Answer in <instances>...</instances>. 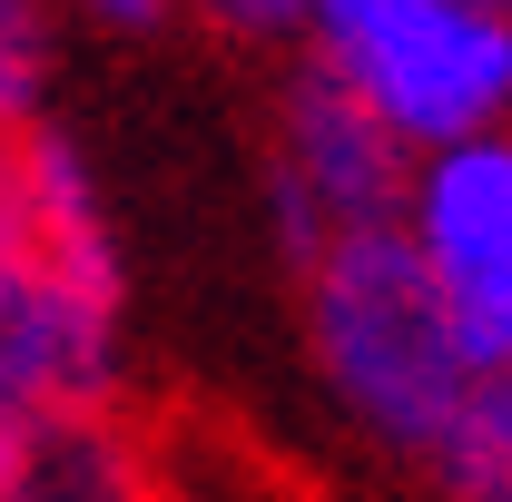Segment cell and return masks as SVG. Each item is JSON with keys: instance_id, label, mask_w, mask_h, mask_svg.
Wrapping results in <instances>:
<instances>
[{"instance_id": "obj_8", "label": "cell", "mask_w": 512, "mask_h": 502, "mask_svg": "<svg viewBox=\"0 0 512 502\" xmlns=\"http://www.w3.org/2000/svg\"><path fill=\"white\" fill-rule=\"evenodd\" d=\"M60 20H69V0H0V128H30L50 109Z\"/></svg>"}, {"instance_id": "obj_6", "label": "cell", "mask_w": 512, "mask_h": 502, "mask_svg": "<svg viewBox=\"0 0 512 502\" xmlns=\"http://www.w3.org/2000/svg\"><path fill=\"white\" fill-rule=\"evenodd\" d=\"M0 502H168V473L119 404H79L0 443Z\"/></svg>"}, {"instance_id": "obj_1", "label": "cell", "mask_w": 512, "mask_h": 502, "mask_svg": "<svg viewBox=\"0 0 512 502\" xmlns=\"http://www.w3.org/2000/svg\"><path fill=\"white\" fill-rule=\"evenodd\" d=\"M128 355V256L109 188L50 119L0 128V443L119 404Z\"/></svg>"}, {"instance_id": "obj_7", "label": "cell", "mask_w": 512, "mask_h": 502, "mask_svg": "<svg viewBox=\"0 0 512 502\" xmlns=\"http://www.w3.org/2000/svg\"><path fill=\"white\" fill-rule=\"evenodd\" d=\"M414 483L434 502H512V414L493 404V375H483V394L463 404V424L444 434V453Z\"/></svg>"}, {"instance_id": "obj_3", "label": "cell", "mask_w": 512, "mask_h": 502, "mask_svg": "<svg viewBox=\"0 0 512 502\" xmlns=\"http://www.w3.org/2000/svg\"><path fill=\"white\" fill-rule=\"evenodd\" d=\"M296 60L325 69L404 158L512 119L503 0H306Z\"/></svg>"}, {"instance_id": "obj_4", "label": "cell", "mask_w": 512, "mask_h": 502, "mask_svg": "<svg viewBox=\"0 0 512 502\" xmlns=\"http://www.w3.org/2000/svg\"><path fill=\"white\" fill-rule=\"evenodd\" d=\"M394 227L483 365L512 355V119L404 158Z\"/></svg>"}, {"instance_id": "obj_5", "label": "cell", "mask_w": 512, "mask_h": 502, "mask_svg": "<svg viewBox=\"0 0 512 502\" xmlns=\"http://www.w3.org/2000/svg\"><path fill=\"white\" fill-rule=\"evenodd\" d=\"M394 197H404V148L325 69L296 60V79L276 89V119H266V227H276L286 266L335 237L394 227Z\"/></svg>"}, {"instance_id": "obj_9", "label": "cell", "mask_w": 512, "mask_h": 502, "mask_svg": "<svg viewBox=\"0 0 512 502\" xmlns=\"http://www.w3.org/2000/svg\"><path fill=\"white\" fill-rule=\"evenodd\" d=\"M178 10L237 50H296V30H306V0H178Z\"/></svg>"}, {"instance_id": "obj_12", "label": "cell", "mask_w": 512, "mask_h": 502, "mask_svg": "<svg viewBox=\"0 0 512 502\" xmlns=\"http://www.w3.org/2000/svg\"><path fill=\"white\" fill-rule=\"evenodd\" d=\"M503 10H512V0H503Z\"/></svg>"}, {"instance_id": "obj_11", "label": "cell", "mask_w": 512, "mask_h": 502, "mask_svg": "<svg viewBox=\"0 0 512 502\" xmlns=\"http://www.w3.org/2000/svg\"><path fill=\"white\" fill-rule=\"evenodd\" d=\"M493 404H503V414H512V355H503V365H493Z\"/></svg>"}, {"instance_id": "obj_10", "label": "cell", "mask_w": 512, "mask_h": 502, "mask_svg": "<svg viewBox=\"0 0 512 502\" xmlns=\"http://www.w3.org/2000/svg\"><path fill=\"white\" fill-rule=\"evenodd\" d=\"M69 10H79V20H99V30H158L178 0H69Z\"/></svg>"}, {"instance_id": "obj_2", "label": "cell", "mask_w": 512, "mask_h": 502, "mask_svg": "<svg viewBox=\"0 0 512 502\" xmlns=\"http://www.w3.org/2000/svg\"><path fill=\"white\" fill-rule=\"evenodd\" d=\"M296 335H306V365L335 424L404 473L444 453V434L493 375L444 315L434 276L414 266L404 227H365V237L296 256Z\"/></svg>"}]
</instances>
